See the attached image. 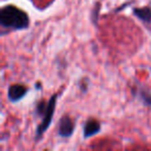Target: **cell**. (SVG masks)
Masks as SVG:
<instances>
[{
	"label": "cell",
	"mask_w": 151,
	"mask_h": 151,
	"mask_svg": "<svg viewBox=\"0 0 151 151\" xmlns=\"http://www.w3.org/2000/svg\"><path fill=\"white\" fill-rule=\"evenodd\" d=\"M27 92V88L23 85H13L9 89V97L12 101H18Z\"/></svg>",
	"instance_id": "4"
},
{
	"label": "cell",
	"mask_w": 151,
	"mask_h": 151,
	"mask_svg": "<svg viewBox=\"0 0 151 151\" xmlns=\"http://www.w3.org/2000/svg\"><path fill=\"white\" fill-rule=\"evenodd\" d=\"M56 97H57L56 94L51 97L49 103L47 104L46 109L40 114V115H44V119H42V123L40 124V126H38V128H37V132H36L37 138H40V137L48 129V127L50 126V123L52 122V118H53L54 111H55V106H56Z\"/></svg>",
	"instance_id": "2"
},
{
	"label": "cell",
	"mask_w": 151,
	"mask_h": 151,
	"mask_svg": "<svg viewBox=\"0 0 151 151\" xmlns=\"http://www.w3.org/2000/svg\"><path fill=\"white\" fill-rule=\"evenodd\" d=\"M99 129H101V125H99V122L95 121V120H89L88 122H86L84 126V137L89 138V137L99 132Z\"/></svg>",
	"instance_id": "5"
},
{
	"label": "cell",
	"mask_w": 151,
	"mask_h": 151,
	"mask_svg": "<svg viewBox=\"0 0 151 151\" xmlns=\"http://www.w3.org/2000/svg\"><path fill=\"white\" fill-rule=\"evenodd\" d=\"M134 14L139 18V19L143 20L145 22H150L151 21V9L148 7H142V9H134Z\"/></svg>",
	"instance_id": "6"
},
{
	"label": "cell",
	"mask_w": 151,
	"mask_h": 151,
	"mask_svg": "<svg viewBox=\"0 0 151 151\" xmlns=\"http://www.w3.org/2000/svg\"><path fill=\"white\" fill-rule=\"evenodd\" d=\"M73 132V123L71 119L67 116L61 118L60 122H59V129L58 134L61 137H70Z\"/></svg>",
	"instance_id": "3"
},
{
	"label": "cell",
	"mask_w": 151,
	"mask_h": 151,
	"mask_svg": "<svg viewBox=\"0 0 151 151\" xmlns=\"http://www.w3.org/2000/svg\"><path fill=\"white\" fill-rule=\"evenodd\" d=\"M0 23L3 27L24 29L29 25L27 14L15 6H5L0 13Z\"/></svg>",
	"instance_id": "1"
}]
</instances>
